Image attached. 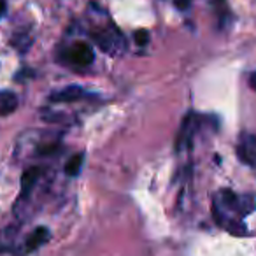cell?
I'll use <instances>...</instances> for the list:
<instances>
[{"instance_id": "cell-1", "label": "cell", "mask_w": 256, "mask_h": 256, "mask_svg": "<svg viewBox=\"0 0 256 256\" xmlns=\"http://www.w3.org/2000/svg\"><path fill=\"white\" fill-rule=\"evenodd\" d=\"M67 60L72 65H78V67H88L95 60V51L90 44L76 42L67 50Z\"/></svg>"}, {"instance_id": "cell-2", "label": "cell", "mask_w": 256, "mask_h": 256, "mask_svg": "<svg viewBox=\"0 0 256 256\" xmlns=\"http://www.w3.org/2000/svg\"><path fill=\"white\" fill-rule=\"evenodd\" d=\"M237 154L242 164L249 167H256V136L254 134H240V139L237 144Z\"/></svg>"}, {"instance_id": "cell-3", "label": "cell", "mask_w": 256, "mask_h": 256, "mask_svg": "<svg viewBox=\"0 0 256 256\" xmlns=\"http://www.w3.org/2000/svg\"><path fill=\"white\" fill-rule=\"evenodd\" d=\"M84 90L79 88V86H67V88L60 90V92L53 93L50 96V102H54V104H70V102H76V100H81L84 96Z\"/></svg>"}, {"instance_id": "cell-4", "label": "cell", "mask_w": 256, "mask_h": 256, "mask_svg": "<svg viewBox=\"0 0 256 256\" xmlns=\"http://www.w3.org/2000/svg\"><path fill=\"white\" fill-rule=\"evenodd\" d=\"M50 237H51V234L46 226H37L36 230L28 235V238H26L25 252H32V251H36V249H39L40 246H44L50 240Z\"/></svg>"}, {"instance_id": "cell-5", "label": "cell", "mask_w": 256, "mask_h": 256, "mask_svg": "<svg viewBox=\"0 0 256 256\" xmlns=\"http://www.w3.org/2000/svg\"><path fill=\"white\" fill-rule=\"evenodd\" d=\"M39 176H40L39 167H30L23 172V176H22V198H25V196H28L30 193H32V190H34V186H36Z\"/></svg>"}, {"instance_id": "cell-6", "label": "cell", "mask_w": 256, "mask_h": 256, "mask_svg": "<svg viewBox=\"0 0 256 256\" xmlns=\"http://www.w3.org/2000/svg\"><path fill=\"white\" fill-rule=\"evenodd\" d=\"M18 107V96L12 92H0V116H9Z\"/></svg>"}, {"instance_id": "cell-7", "label": "cell", "mask_w": 256, "mask_h": 256, "mask_svg": "<svg viewBox=\"0 0 256 256\" xmlns=\"http://www.w3.org/2000/svg\"><path fill=\"white\" fill-rule=\"evenodd\" d=\"M81 167H82V154L78 153L67 162V165H65V174L70 176V178H76V176L81 172Z\"/></svg>"}, {"instance_id": "cell-8", "label": "cell", "mask_w": 256, "mask_h": 256, "mask_svg": "<svg viewBox=\"0 0 256 256\" xmlns=\"http://www.w3.org/2000/svg\"><path fill=\"white\" fill-rule=\"evenodd\" d=\"M134 39H136V42L139 44V46H146V44L150 42V34H148V30H139V32H136Z\"/></svg>"}, {"instance_id": "cell-9", "label": "cell", "mask_w": 256, "mask_h": 256, "mask_svg": "<svg viewBox=\"0 0 256 256\" xmlns=\"http://www.w3.org/2000/svg\"><path fill=\"white\" fill-rule=\"evenodd\" d=\"M174 4L178 9H181V11H186V9L192 6V0H174Z\"/></svg>"}, {"instance_id": "cell-10", "label": "cell", "mask_w": 256, "mask_h": 256, "mask_svg": "<svg viewBox=\"0 0 256 256\" xmlns=\"http://www.w3.org/2000/svg\"><path fill=\"white\" fill-rule=\"evenodd\" d=\"M249 86H251L252 90L256 92V70L251 74V78H249Z\"/></svg>"}, {"instance_id": "cell-11", "label": "cell", "mask_w": 256, "mask_h": 256, "mask_svg": "<svg viewBox=\"0 0 256 256\" xmlns=\"http://www.w3.org/2000/svg\"><path fill=\"white\" fill-rule=\"evenodd\" d=\"M6 12V0H0V18L4 16Z\"/></svg>"}]
</instances>
